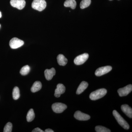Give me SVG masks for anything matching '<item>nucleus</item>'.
I'll use <instances>...</instances> for the list:
<instances>
[{"mask_svg": "<svg viewBox=\"0 0 132 132\" xmlns=\"http://www.w3.org/2000/svg\"><path fill=\"white\" fill-rule=\"evenodd\" d=\"M0 27H1V25H0Z\"/></svg>", "mask_w": 132, "mask_h": 132, "instance_id": "cd10ccee", "label": "nucleus"}, {"mask_svg": "<svg viewBox=\"0 0 132 132\" xmlns=\"http://www.w3.org/2000/svg\"><path fill=\"white\" fill-rule=\"evenodd\" d=\"M121 109L123 112L129 118H132V109L127 104H124L121 106Z\"/></svg>", "mask_w": 132, "mask_h": 132, "instance_id": "ddd939ff", "label": "nucleus"}, {"mask_svg": "<svg viewBox=\"0 0 132 132\" xmlns=\"http://www.w3.org/2000/svg\"><path fill=\"white\" fill-rule=\"evenodd\" d=\"M45 132H54V131H53V130H52V129H46V130H45Z\"/></svg>", "mask_w": 132, "mask_h": 132, "instance_id": "393cba45", "label": "nucleus"}, {"mask_svg": "<svg viewBox=\"0 0 132 132\" xmlns=\"http://www.w3.org/2000/svg\"><path fill=\"white\" fill-rule=\"evenodd\" d=\"M109 1H112V0H109Z\"/></svg>", "mask_w": 132, "mask_h": 132, "instance_id": "bb28decb", "label": "nucleus"}, {"mask_svg": "<svg viewBox=\"0 0 132 132\" xmlns=\"http://www.w3.org/2000/svg\"><path fill=\"white\" fill-rule=\"evenodd\" d=\"M113 114L117 121L118 123L126 130H128L130 128V126L128 123L124 119L119 113L116 110L113 112Z\"/></svg>", "mask_w": 132, "mask_h": 132, "instance_id": "f03ea898", "label": "nucleus"}, {"mask_svg": "<svg viewBox=\"0 0 132 132\" xmlns=\"http://www.w3.org/2000/svg\"><path fill=\"white\" fill-rule=\"evenodd\" d=\"M10 3L13 7L16 8L19 10L24 8L26 4L25 0H11Z\"/></svg>", "mask_w": 132, "mask_h": 132, "instance_id": "0eeeda50", "label": "nucleus"}, {"mask_svg": "<svg viewBox=\"0 0 132 132\" xmlns=\"http://www.w3.org/2000/svg\"><path fill=\"white\" fill-rule=\"evenodd\" d=\"M24 44L23 41L16 38H12L9 42V45L10 47L12 49H16L21 47Z\"/></svg>", "mask_w": 132, "mask_h": 132, "instance_id": "39448f33", "label": "nucleus"}, {"mask_svg": "<svg viewBox=\"0 0 132 132\" xmlns=\"http://www.w3.org/2000/svg\"><path fill=\"white\" fill-rule=\"evenodd\" d=\"M88 85V83L87 82L85 81H82L80 83L77 89L76 94L79 95L81 94L87 88Z\"/></svg>", "mask_w": 132, "mask_h": 132, "instance_id": "4468645a", "label": "nucleus"}, {"mask_svg": "<svg viewBox=\"0 0 132 132\" xmlns=\"http://www.w3.org/2000/svg\"><path fill=\"white\" fill-rule=\"evenodd\" d=\"M65 87L63 84H58L55 91L54 96L57 98L60 97L61 94L65 93Z\"/></svg>", "mask_w": 132, "mask_h": 132, "instance_id": "9b49d317", "label": "nucleus"}, {"mask_svg": "<svg viewBox=\"0 0 132 132\" xmlns=\"http://www.w3.org/2000/svg\"><path fill=\"white\" fill-rule=\"evenodd\" d=\"M64 6L70 7L72 9H75L76 6V2L75 0H66L64 3Z\"/></svg>", "mask_w": 132, "mask_h": 132, "instance_id": "f3484780", "label": "nucleus"}, {"mask_svg": "<svg viewBox=\"0 0 132 132\" xmlns=\"http://www.w3.org/2000/svg\"><path fill=\"white\" fill-rule=\"evenodd\" d=\"M2 16V14H1V12H0V18Z\"/></svg>", "mask_w": 132, "mask_h": 132, "instance_id": "a878e982", "label": "nucleus"}, {"mask_svg": "<svg viewBox=\"0 0 132 132\" xmlns=\"http://www.w3.org/2000/svg\"><path fill=\"white\" fill-rule=\"evenodd\" d=\"M89 57V55L87 53H84L76 57L74 62L76 65H80L84 64L87 60Z\"/></svg>", "mask_w": 132, "mask_h": 132, "instance_id": "6e6552de", "label": "nucleus"}, {"mask_svg": "<svg viewBox=\"0 0 132 132\" xmlns=\"http://www.w3.org/2000/svg\"><path fill=\"white\" fill-rule=\"evenodd\" d=\"M13 125L12 123L8 122L6 124V126L4 127L3 132H11L12 131Z\"/></svg>", "mask_w": 132, "mask_h": 132, "instance_id": "5701e85b", "label": "nucleus"}, {"mask_svg": "<svg viewBox=\"0 0 132 132\" xmlns=\"http://www.w3.org/2000/svg\"><path fill=\"white\" fill-rule=\"evenodd\" d=\"M65 104L61 103H55L52 105L53 111L56 113H61L67 108Z\"/></svg>", "mask_w": 132, "mask_h": 132, "instance_id": "20e7f679", "label": "nucleus"}, {"mask_svg": "<svg viewBox=\"0 0 132 132\" xmlns=\"http://www.w3.org/2000/svg\"><path fill=\"white\" fill-rule=\"evenodd\" d=\"M95 130L97 132H111L109 129L102 126H97L95 127Z\"/></svg>", "mask_w": 132, "mask_h": 132, "instance_id": "4be33fe9", "label": "nucleus"}, {"mask_svg": "<svg viewBox=\"0 0 132 132\" xmlns=\"http://www.w3.org/2000/svg\"><path fill=\"white\" fill-rule=\"evenodd\" d=\"M32 132H43L44 131L42 130H41L40 128H36L35 129H34L32 131Z\"/></svg>", "mask_w": 132, "mask_h": 132, "instance_id": "b1692460", "label": "nucleus"}, {"mask_svg": "<svg viewBox=\"0 0 132 132\" xmlns=\"http://www.w3.org/2000/svg\"><path fill=\"white\" fill-rule=\"evenodd\" d=\"M30 71V67L29 66L27 65L24 66L21 69L20 73L21 75L25 76L28 74Z\"/></svg>", "mask_w": 132, "mask_h": 132, "instance_id": "aec40b11", "label": "nucleus"}, {"mask_svg": "<svg viewBox=\"0 0 132 132\" xmlns=\"http://www.w3.org/2000/svg\"><path fill=\"white\" fill-rule=\"evenodd\" d=\"M42 87V84L39 81H35L31 88V91L32 93H35L41 90Z\"/></svg>", "mask_w": 132, "mask_h": 132, "instance_id": "dca6fc26", "label": "nucleus"}, {"mask_svg": "<svg viewBox=\"0 0 132 132\" xmlns=\"http://www.w3.org/2000/svg\"><path fill=\"white\" fill-rule=\"evenodd\" d=\"M44 73L46 79L47 80H50L52 79L53 77L55 75L56 71L54 68H52L50 69H46Z\"/></svg>", "mask_w": 132, "mask_h": 132, "instance_id": "f8f14e48", "label": "nucleus"}, {"mask_svg": "<svg viewBox=\"0 0 132 132\" xmlns=\"http://www.w3.org/2000/svg\"><path fill=\"white\" fill-rule=\"evenodd\" d=\"M132 90V85H129L122 88L118 89V92L120 97H123L128 95Z\"/></svg>", "mask_w": 132, "mask_h": 132, "instance_id": "1a4fd4ad", "label": "nucleus"}, {"mask_svg": "<svg viewBox=\"0 0 132 132\" xmlns=\"http://www.w3.org/2000/svg\"><path fill=\"white\" fill-rule=\"evenodd\" d=\"M57 62L59 65L65 66L68 62V60L63 55L60 54L57 57Z\"/></svg>", "mask_w": 132, "mask_h": 132, "instance_id": "2eb2a0df", "label": "nucleus"}, {"mask_svg": "<svg viewBox=\"0 0 132 132\" xmlns=\"http://www.w3.org/2000/svg\"><path fill=\"white\" fill-rule=\"evenodd\" d=\"M112 67L110 66H106L101 67L97 69L95 72L96 76H100L108 73L112 70Z\"/></svg>", "mask_w": 132, "mask_h": 132, "instance_id": "423d86ee", "label": "nucleus"}, {"mask_svg": "<svg viewBox=\"0 0 132 132\" xmlns=\"http://www.w3.org/2000/svg\"><path fill=\"white\" fill-rule=\"evenodd\" d=\"M47 3L45 0H34L32 4L33 9L41 12L46 8Z\"/></svg>", "mask_w": 132, "mask_h": 132, "instance_id": "7ed1b4c3", "label": "nucleus"}, {"mask_svg": "<svg viewBox=\"0 0 132 132\" xmlns=\"http://www.w3.org/2000/svg\"><path fill=\"white\" fill-rule=\"evenodd\" d=\"M75 118L76 119L80 121H86L90 119V116L87 114L81 112L80 111L76 112L74 115Z\"/></svg>", "mask_w": 132, "mask_h": 132, "instance_id": "9d476101", "label": "nucleus"}, {"mask_svg": "<svg viewBox=\"0 0 132 132\" xmlns=\"http://www.w3.org/2000/svg\"><path fill=\"white\" fill-rule=\"evenodd\" d=\"M13 97L14 100H17L20 98V90L17 87H15L13 91Z\"/></svg>", "mask_w": 132, "mask_h": 132, "instance_id": "6ab92c4d", "label": "nucleus"}, {"mask_svg": "<svg viewBox=\"0 0 132 132\" xmlns=\"http://www.w3.org/2000/svg\"><path fill=\"white\" fill-rule=\"evenodd\" d=\"M91 3V0H82L80 3V7L84 9L89 6Z\"/></svg>", "mask_w": 132, "mask_h": 132, "instance_id": "412c9836", "label": "nucleus"}, {"mask_svg": "<svg viewBox=\"0 0 132 132\" xmlns=\"http://www.w3.org/2000/svg\"><path fill=\"white\" fill-rule=\"evenodd\" d=\"M35 117L34 112L32 109H31L29 111L27 116V120L28 122L32 121Z\"/></svg>", "mask_w": 132, "mask_h": 132, "instance_id": "a211bd4d", "label": "nucleus"}, {"mask_svg": "<svg viewBox=\"0 0 132 132\" xmlns=\"http://www.w3.org/2000/svg\"><path fill=\"white\" fill-rule=\"evenodd\" d=\"M107 91L105 88H101L92 92L90 94V98L92 100H97L102 98L106 94Z\"/></svg>", "mask_w": 132, "mask_h": 132, "instance_id": "f257e3e1", "label": "nucleus"}]
</instances>
